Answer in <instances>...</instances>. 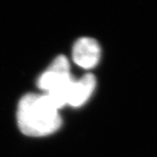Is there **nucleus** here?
<instances>
[{
	"instance_id": "nucleus-1",
	"label": "nucleus",
	"mask_w": 157,
	"mask_h": 157,
	"mask_svg": "<svg viewBox=\"0 0 157 157\" xmlns=\"http://www.w3.org/2000/svg\"><path fill=\"white\" fill-rule=\"evenodd\" d=\"M61 118L47 95L28 94L20 100L17 108V124L24 135L45 136L56 132Z\"/></svg>"
},
{
	"instance_id": "nucleus-2",
	"label": "nucleus",
	"mask_w": 157,
	"mask_h": 157,
	"mask_svg": "<svg viewBox=\"0 0 157 157\" xmlns=\"http://www.w3.org/2000/svg\"><path fill=\"white\" fill-rule=\"evenodd\" d=\"M71 78L67 59L60 55L57 57L45 73L41 74L38 80V86L40 89L49 92Z\"/></svg>"
},
{
	"instance_id": "nucleus-3",
	"label": "nucleus",
	"mask_w": 157,
	"mask_h": 157,
	"mask_svg": "<svg viewBox=\"0 0 157 157\" xmlns=\"http://www.w3.org/2000/svg\"><path fill=\"white\" fill-rule=\"evenodd\" d=\"M101 47L92 38L78 39L73 48V59L80 67L90 69L95 67L101 59Z\"/></svg>"
},
{
	"instance_id": "nucleus-4",
	"label": "nucleus",
	"mask_w": 157,
	"mask_h": 157,
	"mask_svg": "<svg viewBox=\"0 0 157 157\" xmlns=\"http://www.w3.org/2000/svg\"><path fill=\"white\" fill-rule=\"evenodd\" d=\"M95 85V77L91 73L84 75L78 81L74 80L69 94L67 104L73 107L82 106L93 94Z\"/></svg>"
}]
</instances>
